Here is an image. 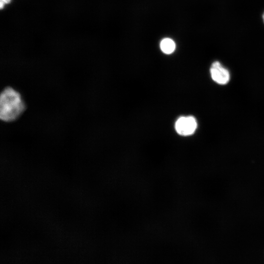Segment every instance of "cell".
<instances>
[{"label":"cell","mask_w":264,"mask_h":264,"mask_svg":"<svg viewBox=\"0 0 264 264\" xmlns=\"http://www.w3.org/2000/svg\"><path fill=\"white\" fill-rule=\"evenodd\" d=\"M25 109L20 93L13 88L7 87L0 96V118L5 122H11L18 119Z\"/></svg>","instance_id":"obj_1"},{"label":"cell","mask_w":264,"mask_h":264,"mask_svg":"<svg viewBox=\"0 0 264 264\" xmlns=\"http://www.w3.org/2000/svg\"><path fill=\"white\" fill-rule=\"evenodd\" d=\"M175 127L179 134L189 135L195 132L197 123L196 119L192 116H181L176 122Z\"/></svg>","instance_id":"obj_2"},{"label":"cell","mask_w":264,"mask_h":264,"mask_svg":"<svg viewBox=\"0 0 264 264\" xmlns=\"http://www.w3.org/2000/svg\"><path fill=\"white\" fill-rule=\"evenodd\" d=\"M210 72L212 79L219 84H226L230 80L228 70L218 61H215L212 64Z\"/></svg>","instance_id":"obj_3"},{"label":"cell","mask_w":264,"mask_h":264,"mask_svg":"<svg viewBox=\"0 0 264 264\" xmlns=\"http://www.w3.org/2000/svg\"><path fill=\"white\" fill-rule=\"evenodd\" d=\"M160 47L164 53L170 54L172 53L175 50L176 44L173 40L166 38L161 41Z\"/></svg>","instance_id":"obj_4"},{"label":"cell","mask_w":264,"mask_h":264,"mask_svg":"<svg viewBox=\"0 0 264 264\" xmlns=\"http://www.w3.org/2000/svg\"><path fill=\"white\" fill-rule=\"evenodd\" d=\"M5 4L4 2L0 1V9L1 10H2L4 8Z\"/></svg>","instance_id":"obj_5"},{"label":"cell","mask_w":264,"mask_h":264,"mask_svg":"<svg viewBox=\"0 0 264 264\" xmlns=\"http://www.w3.org/2000/svg\"><path fill=\"white\" fill-rule=\"evenodd\" d=\"M263 20H264V13L263 14Z\"/></svg>","instance_id":"obj_6"},{"label":"cell","mask_w":264,"mask_h":264,"mask_svg":"<svg viewBox=\"0 0 264 264\" xmlns=\"http://www.w3.org/2000/svg\"><path fill=\"white\" fill-rule=\"evenodd\" d=\"M10 0L12 1V0Z\"/></svg>","instance_id":"obj_7"}]
</instances>
